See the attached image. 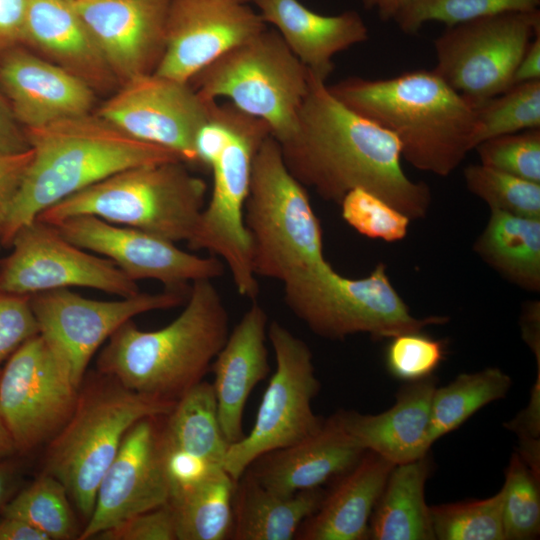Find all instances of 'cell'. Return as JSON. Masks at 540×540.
I'll return each instance as SVG.
<instances>
[{"instance_id": "cell-1", "label": "cell", "mask_w": 540, "mask_h": 540, "mask_svg": "<svg viewBox=\"0 0 540 540\" xmlns=\"http://www.w3.org/2000/svg\"><path fill=\"white\" fill-rule=\"evenodd\" d=\"M279 144L291 174L324 200L340 203L360 188L410 219L428 212L430 188L405 174L396 136L342 104L311 72L297 129Z\"/></svg>"}, {"instance_id": "cell-2", "label": "cell", "mask_w": 540, "mask_h": 540, "mask_svg": "<svg viewBox=\"0 0 540 540\" xmlns=\"http://www.w3.org/2000/svg\"><path fill=\"white\" fill-rule=\"evenodd\" d=\"M327 86L346 107L393 133L402 158L419 170L448 176L475 147L476 105L434 69Z\"/></svg>"}, {"instance_id": "cell-3", "label": "cell", "mask_w": 540, "mask_h": 540, "mask_svg": "<svg viewBox=\"0 0 540 540\" xmlns=\"http://www.w3.org/2000/svg\"><path fill=\"white\" fill-rule=\"evenodd\" d=\"M24 131L33 156L0 225V246L5 248L40 213L119 171L182 161L173 151L135 139L96 113Z\"/></svg>"}, {"instance_id": "cell-4", "label": "cell", "mask_w": 540, "mask_h": 540, "mask_svg": "<svg viewBox=\"0 0 540 540\" xmlns=\"http://www.w3.org/2000/svg\"><path fill=\"white\" fill-rule=\"evenodd\" d=\"M229 333V315L212 280H196L168 325L145 331L132 319L122 324L99 352L96 370L131 390L176 402L203 381Z\"/></svg>"}, {"instance_id": "cell-5", "label": "cell", "mask_w": 540, "mask_h": 540, "mask_svg": "<svg viewBox=\"0 0 540 540\" xmlns=\"http://www.w3.org/2000/svg\"><path fill=\"white\" fill-rule=\"evenodd\" d=\"M271 135L267 124L232 103L211 101L209 117L195 139L199 166L212 171L213 186L196 230L187 242L206 250L230 271L237 292L255 300L259 293L252 248L244 224L254 157Z\"/></svg>"}, {"instance_id": "cell-6", "label": "cell", "mask_w": 540, "mask_h": 540, "mask_svg": "<svg viewBox=\"0 0 540 540\" xmlns=\"http://www.w3.org/2000/svg\"><path fill=\"white\" fill-rule=\"evenodd\" d=\"M174 404L131 390L97 370L86 374L72 415L47 444L43 472L65 485L72 504L88 520L100 481L127 431L143 418L167 415Z\"/></svg>"}, {"instance_id": "cell-7", "label": "cell", "mask_w": 540, "mask_h": 540, "mask_svg": "<svg viewBox=\"0 0 540 540\" xmlns=\"http://www.w3.org/2000/svg\"><path fill=\"white\" fill-rule=\"evenodd\" d=\"M206 182L182 161L119 171L49 207L36 219L54 225L77 215L188 242L206 204Z\"/></svg>"}, {"instance_id": "cell-8", "label": "cell", "mask_w": 540, "mask_h": 540, "mask_svg": "<svg viewBox=\"0 0 540 540\" xmlns=\"http://www.w3.org/2000/svg\"><path fill=\"white\" fill-rule=\"evenodd\" d=\"M244 224L257 277L285 283L327 263L322 228L305 186L288 170L272 135L253 160Z\"/></svg>"}, {"instance_id": "cell-9", "label": "cell", "mask_w": 540, "mask_h": 540, "mask_svg": "<svg viewBox=\"0 0 540 540\" xmlns=\"http://www.w3.org/2000/svg\"><path fill=\"white\" fill-rule=\"evenodd\" d=\"M309 70L275 29L228 50L188 82L204 101L229 100L264 121L279 142L289 140L309 89Z\"/></svg>"}, {"instance_id": "cell-10", "label": "cell", "mask_w": 540, "mask_h": 540, "mask_svg": "<svg viewBox=\"0 0 540 540\" xmlns=\"http://www.w3.org/2000/svg\"><path fill=\"white\" fill-rule=\"evenodd\" d=\"M291 312L316 335L344 339L367 333L374 339L423 330L448 321L444 316L414 317L378 263L372 272L352 279L327 262L283 283Z\"/></svg>"}, {"instance_id": "cell-11", "label": "cell", "mask_w": 540, "mask_h": 540, "mask_svg": "<svg viewBox=\"0 0 540 540\" xmlns=\"http://www.w3.org/2000/svg\"><path fill=\"white\" fill-rule=\"evenodd\" d=\"M276 368L264 392L251 431L229 445L223 468L237 481L259 457L315 433L323 421L312 409L319 392L308 345L277 321L267 328Z\"/></svg>"}, {"instance_id": "cell-12", "label": "cell", "mask_w": 540, "mask_h": 540, "mask_svg": "<svg viewBox=\"0 0 540 540\" xmlns=\"http://www.w3.org/2000/svg\"><path fill=\"white\" fill-rule=\"evenodd\" d=\"M540 34V11H509L446 27L434 41V68L475 105L512 85L514 71Z\"/></svg>"}, {"instance_id": "cell-13", "label": "cell", "mask_w": 540, "mask_h": 540, "mask_svg": "<svg viewBox=\"0 0 540 540\" xmlns=\"http://www.w3.org/2000/svg\"><path fill=\"white\" fill-rule=\"evenodd\" d=\"M185 300V288L140 292L114 301L88 299L70 289L31 295L39 334L77 387L92 357L122 324L145 312L177 307Z\"/></svg>"}, {"instance_id": "cell-14", "label": "cell", "mask_w": 540, "mask_h": 540, "mask_svg": "<svg viewBox=\"0 0 540 540\" xmlns=\"http://www.w3.org/2000/svg\"><path fill=\"white\" fill-rule=\"evenodd\" d=\"M79 387L38 334L0 369V420L18 455L48 444L75 408Z\"/></svg>"}, {"instance_id": "cell-15", "label": "cell", "mask_w": 540, "mask_h": 540, "mask_svg": "<svg viewBox=\"0 0 540 540\" xmlns=\"http://www.w3.org/2000/svg\"><path fill=\"white\" fill-rule=\"evenodd\" d=\"M10 254L0 259V288L13 293H35L86 287L120 297L140 293L109 259L78 247L57 229L38 219L14 235Z\"/></svg>"}, {"instance_id": "cell-16", "label": "cell", "mask_w": 540, "mask_h": 540, "mask_svg": "<svg viewBox=\"0 0 540 540\" xmlns=\"http://www.w3.org/2000/svg\"><path fill=\"white\" fill-rule=\"evenodd\" d=\"M210 102L188 82L149 73L120 84L95 113L127 135L199 166L195 139L209 117Z\"/></svg>"}, {"instance_id": "cell-17", "label": "cell", "mask_w": 540, "mask_h": 540, "mask_svg": "<svg viewBox=\"0 0 540 540\" xmlns=\"http://www.w3.org/2000/svg\"><path fill=\"white\" fill-rule=\"evenodd\" d=\"M53 226L65 239L109 259L136 282L152 279L177 289L224 273L225 265L216 256L191 254L172 241L92 215L72 216Z\"/></svg>"}, {"instance_id": "cell-18", "label": "cell", "mask_w": 540, "mask_h": 540, "mask_svg": "<svg viewBox=\"0 0 540 540\" xmlns=\"http://www.w3.org/2000/svg\"><path fill=\"white\" fill-rule=\"evenodd\" d=\"M251 0H171L155 72L182 82L267 28Z\"/></svg>"}, {"instance_id": "cell-19", "label": "cell", "mask_w": 540, "mask_h": 540, "mask_svg": "<svg viewBox=\"0 0 540 540\" xmlns=\"http://www.w3.org/2000/svg\"><path fill=\"white\" fill-rule=\"evenodd\" d=\"M164 416L143 418L127 431L100 481L78 540L95 539L126 519L169 502L161 446Z\"/></svg>"}, {"instance_id": "cell-20", "label": "cell", "mask_w": 540, "mask_h": 540, "mask_svg": "<svg viewBox=\"0 0 540 540\" xmlns=\"http://www.w3.org/2000/svg\"><path fill=\"white\" fill-rule=\"evenodd\" d=\"M70 1L120 84L155 72L165 50L171 0Z\"/></svg>"}, {"instance_id": "cell-21", "label": "cell", "mask_w": 540, "mask_h": 540, "mask_svg": "<svg viewBox=\"0 0 540 540\" xmlns=\"http://www.w3.org/2000/svg\"><path fill=\"white\" fill-rule=\"evenodd\" d=\"M0 91L24 129L92 113L97 99L84 81L23 45L0 55Z\"/></svg>"}, {"instance_id": "cell-22", "label": "cell", "mask_w": 540, "mask_h": 540, "mask_svg": "<svg viewBox=\"0 0 540 540\" xmlns=\"http://www.w3.org/2000/svg\"><path fill=\"white\" fill-rule=\"evenodd\" d=\"M22 45L89 85L112 94L120 85L70 0H27Z\"/></svg>"}, {"instance_id": "cell-23", "label": "cell", "mask_w": 540, "mask_h": 540, "mask_svg": "<svg viewBox=\"0 0 540 540\" xmlns=\"http://www.w3.org/2000/svg\"><path fill=\"white\" fill-rule=\"evenodd\" d=\"M364 452L353 442L337 412L312 435L262 455L247 470L270 491L291 496L340 477Z\"/></svg>"}, {"instance_id": "cell-24", "label": "cell", "mask_w": 540, "mask_h": 540, "mask_svg": "<svg viewBox=\"0 0 540 540\" xmlns=\"http://www.w3.org/2000/svg\"><path fill=\"white\" fill-rule=\"evenodd\" d=\"M267 324L265 309L256 299L252 300L211 365L219 423L230 445L244 437L247 400L269 373Z\"/></svg>"}, {"instance_id": "cell-25", "label": "cell", "mask_w": 540, "mask_h": 540, "mask_svg": "<svg viewBox=\"0 0 540 540\" xmlns=\"http://www.w3.org/2000/svg\"><path fill=\"white\" fill-rule=\"evenodd\" d=\"M433 376L408 382L388 410L371 415L339 411L343 427L363 451H371L394 465L427 456L431 403L436 389Z\"/></svg>"}, {"instance_id": "cell-26", "label": "cell", "mask_w": 540, "mask_h": 540, "mask_svg": "<svg viewBox=\"0 0 540 540\" xmlns=\"http://www.w3.org/2000/svg\"><path fill=\"white\" fill-rule=\"evenodd\" d=\"M263 21L271 24L299 61L326 82L334 70L333 57L369 38L361 15L348 10L321 15L299 0H251Z\"/></svg>"}, {"instance_id": "cell-27", "label": "cell", "mask_w": 540, "mask_h": 540, "mask_svg": "<svg viewBox=\"0 0 540 540\" xmlns=\"http://www.w3.org/2000/svg\"><path fill=\"white\" fill-rule=\"evenodd\" d=\"M394 466L378 454L365 451L324 494L318 509L302 523L295 539H368L371 515Z\"/></svg>"}, {"instance_id": "cell-28", "label": "cell", "mask_w": 540, "mask_h": 540, "mask_svg": "<svg viewBox=\"0 0 540 540\" xmlns=\"http://www.w3.org/2000/svg\"><path fill=\"white\" fill-rule=\"evenodd\" d=\"M324 494L320 487L281 496L265 488L246 470L235 484L231 539H295L302 523L318 509Z\"/></svg>"}, {"instance_id": "cell-29", "label": "cell", "mask_w": 540, "mask_h": 540, "mask_svg": "<svg viewBox=\"0 0 540 540\" xmlns=\"http://www.w3.org/2000/svg\"><path fill=\"white\" fill-rule=\"evenodd\" d=\"M430 471L426 456L393 467L370 518V539H435L430 506L425 500Z\"/></svg>"}, {"instance_id": "cell-30", "label": "cell", "mask_w": 540, "mask_h": 540, "mask_svg": "<svg viewBox=\"0 0 540 540\" xmlns=\"http://www.w3.org/2000/svg\"><path fill=\"white\" fill-rule=\"evenodd\" d=\"M490 210L474 251L506 280L523 289L539 291L540 218Z\"/></svg>"}, {"instance_id": "cell-31", "label": "cell", "mask_w": 540, "mask_h": 540, "mask_svg": "<svg viewBox=\"0 0 540 540\" xmlns=\"http://www.w3.org/2000/svg\"><path fill=\"white\" fill-rule=\"evenodd\" d=\"M162 447L223 467L229 443L218 418L212 384L201 381L164 416Z\"/></svg>"}, {"instance_id": "cell-32", "label": "cell", "mask_w": 540, "mask_h": 540, "mask_svg": "<svg viewBox=\"0 0 540 540\" xmlns=\"http://www.w3.org/2000/svg\"><path fill=\"white\" fill-rule=\"evenodd\" d=\"M236 481L224 468L181 496L170 500L177 540H225L233 529Z\"/></svg>"}, {"instance_id": "cell-33", "label": "cell", "mask_w": 540, "mask_h": 540, "mask_svg": "<svg viewBox=\"0 0 540 540\" xmlns=\"http://www.w3.org/2000/svg\"><path fill=\"white\" fill-rule=\"evenodd\" d=\"M511 386L509 375L490 367L460 374L448 385L436 387L431 403L432 443L457 429L485 405L504 398Z\"/></svg>"}, {"instance_id": "cell-34", "label": "cell", "mask_w": 540, "mask_h": 540, "mask_svg": "<svg viewBox=\"0 0 540 540\" xmlns=\"http://www.w3.org/2000/svg\"><path fill=\"white\" fill-rule=\"evenodd\" d=\"M71 504L65 485L53 475L42 472L16 492L1 516L23 519L46 534L49 540H78L81 530Z\"/></svg>"}, {"instance_id": "cell-35", "label": "cell", "mask_w": 540, "mask_h": 540, "mask_svg": "<svg viewBox=\"0 0 540 540\" xmlns=\"http://www.w3.org/2000/svg\"><path fill=\"white\" fill-rule=\"evenodd\" d=\"M537 128H540V80L512 85L476 105L475 147L492 137Z\"/></svg>"}, {"instance_id": "cell-36", "label": "cell", "mask_w": 540, "mask_h": 540, "mask_svg": "<svg viewBox=\"0 0 540 540\" xmlns=\"http://www.w3.org/2000/svg\"><path fill=\"white\" fill-rule=\"evenodd\" d=\"M435 539L505 540L502 491L482 500L430 506Z\"/></svg>"}, {"instance_id": "cell-37", "label": "cell", "mask_w": 540, "mask_h": 540, "mask_svg": "<svg viewBox=\"0 0 540 540\" xmlns=\"http://www.w3.org/2000/svg\"><path fill=\"white\" fill-rule=\"evenodd\" d=\"M540 0H408L394 21L406 34H416L431 21L447 27L509 11L538 9Z\"/></svg>"}, {"instance_id": "cell-38", "label": "cell", "mask_w": 540, "mask_h": 540, "mask_svg": "<svg viewBox=\"0 0 540 540\" xmlns=\"http://www.w3.org/2000/svg\"><path fill=\"white\" fill-rule=\"evenodd\" d=\"M539 479L518 453L511 456L501 489L505 540H529L539 535Z\"/></svg>"}, {"instance_id": "cell-39", "label": "cell", "mask_w": 540, "mask_h": 540, "mask_svg": "<svg viewBox=\"0 0 540 540\" xmlns=\"http://www.w3.org/2000/svg\"><path fill=\"white\" fill-rule=\"evenodd\" d=\"M463 176L468 190L484 200L490 209L540 218V183L481 163L465 167Z\"/></svg>"}, {"instance_id": "cell-40", "label": "cell", "mask_w": 540, "mask_h": 540, "mask_svg": "<svg viewBox=\"0 0 540 540\" xmlns=\"http://www.w3.org/2000/svg\"><path fill=\"white\" fill-rule=\"evenodd\" d=\"M339 204L344 221L367 238L396 242L407 235L410 218L369 191L353 189Z\"/></svg>"}, {"instance_id": "cell-41", "label": "cell", "mask_w": 540, "mask_h": 540, "mask_svg": "<svg viewBox=\"0 0 540 540\" xmlns=\"http://www.w3.org/2000/svg\"><path fill=\"white\" fill-rule=\"evenodd\" d=\"M474 149L481 164L540 183V128L492 137Z\"/></svg>"}, {"instance_id": "cell-42", "label": "cell", "mask_w": 540, "mask_h": 540, "mask_svg": "<svg viewBox=\"0 0 540 540\" xmlns=\"http://www.w3.org/2000/svg\"><path fill=\"white\" fill-rule=\"evenodd\" d=\"M445 353L443 341L422 330L409 331L391 337L385 364L393 377L406 382L418 381L432 376Z\"/></svg>"}, {"instance_id": "cell-43", "label": "cell", "mask_w": 540, "mask_h": 540, "mask_svg": "<svg viewBox=\"0 0 540 540\" xmlns=\"http://www.w3.org/2000/svg\"><path fill=\"white\" fill-rule=\"evenodd\" d=\"M39 334L31 295L0 288V364L22 344Z\"/></svg>"}, {"instance_id": "cell-44", "label": "cell", "mask_w": 540, "mask_h": 540, "mask_svg": "<svg viewBox=\"0 0 540 540\" xmlns=\"http://www.w3.org/2000/svg\"><path fill=\"white\" fill-rule=\"evenodd\" d=\"M98 540H177L176 520L169 503L134 515L101 532Z\"/></svg>"}, {"instance_id": "cell-45", "label": "cell", "mask_w": 540, "mask_h": 540, "mask_svg": "<svg viewBox=\"0 0 540 540\" xmlns=\"http://www.w3.org/2000/svg\"><path fill=\"white\" fill-rule=\"evenodd\" d=\"M32 156L31 148L21 153L0 152V225L19 190Z\"/></svg>"}, {"instance_id": "cell-46", "label": "cell", "mask_w": 540, "mask_h": 540, "mask_svg": "<svg viewBox=\"0 0 540 540\" xmlns=\"http://www.w3.org/2000/svg\"><path fill=\"white\" fill-rule=\"evenodd\" d=\"M27 0H0V55L22 45Z\"/></svg>"}, {"instance_id": "cell-47", "label": "cell", "mask_w": 540, "mask_h": 540, "mask_svg": "<svg viewBox=\"0 0 540 540\" xmlns=\"http://www.w3.org/2000/svg\"><path fill=\"white\" fill-rule=\"evenodd\" d=\"M29 149L24 128L15 119L0 91V152L21 153Z\"/></svg>"}, {"instance_id": "cell-48", "label": "cell", "mask_w": 540, "mask_h": 540, "mask_svg": "<svg viewBox=\"0 0 540 540\" xmlns=\"http://www.w3.org/2000/svg\"><path fill=\"white\" fill-rule=\"evenodd\" d=\"M21 480V463L16 456L0 460V516L8 502L20 489Z\"/></svg>"}, {"instance_id": "cell-49", "label": "cell", "mask_w": 540, "mask_h": 540, "mask_svg": "<svg viewBox=\"0 0 540 540\" xmlns=\"http://www.w3.org/2000/svg\"><path fill=\"white\" fill-rule=\"evenodd\" d=\"M535 80H540V34L531 41L518 63L512 85Z\"/></svg>"}, {"instance_id": "cell-50", "label": "cell", "mask_w": 540, "mask_h": 540, "mask_svg": "<svg viewBox=\"0 0 540 540\" xmlns=\"http://www.w3.org/2000/svg\"><path fill=\"white\" fill-rule=\"evenodd\" d=\"M0 540H49V538L23 519L1 516Z\"/></svg>"}, {"instance_id": "cell-51", "label": "cell", "mask_w": 540, "mask_h": 540, "mask_svg": "<svg viewBox=\"0 0 540 540\" xmlns=\"http://www.w3.org/2000/svg\"><path fill=\"white\" fill-rule=\"evenodd\" d=\"M367 10L376 9L382 21L393 20L408 0H362Z\"/></svg>"}, {"instance_id": "cell-52", "label": "cell", "mask_w": 540, "mask_h": 540, "mask_svg": "<svg viewBox=\"0 0 540 540\" xmlns=\"http://www.w3.org/2000/svg\"><path fill=\"white\" fill-rule=\"evenodd\" d=\"M18 452L16 450V447L4 427L2 421L0 420V460L10 458L13 456H17Z\"/></svg>"}]
</instances>
